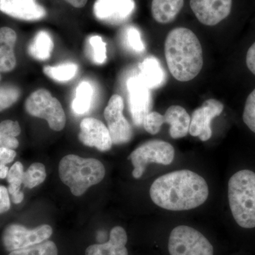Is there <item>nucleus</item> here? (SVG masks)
Instances as JSON below:
<instances>
[{
	"label": "nucleus",
	"mask_w": 255,
	"mask_h": 255,
	"mask_svg": "<svg viewBox=\"0 0 255 255\" xmlns=\"http://www.w3.org/2000/svg\"><path fill=\"white\" fill-rule=\"evenodd\" d=\"M246 64L252 73L255 75V42L247 53Z\"/></svg>",
	"instance_id": "obj_35"
},
{
	"label": "nucleus",
	"mask_w": 255,
	"mask_h": 255,
	"mask_svg": "<svg viewBox=\"0 0 255 255\" xmlns=\"http://www.w3.org/2000/svg\"><path fill=\"white\" fill-rule=\"evenodd\" d=\"M174 148L169 142L162 140H151L142 143L129 156L134 169L132 174L139 179L145 172L147 164L156 163L169 165L173 162Z\"/></svg>",
	"instance_id": "obj_7"
},
{
	"label": "nucleus",
	"mask_w": 255,
	"mask_h": 255,
	"mask_svg": "<svg viewBox=\"0 0 255 255\" xmlns=\"http://www.w3.org/2000/svg\"><path fill=\"white\" fill-rule=\"evenodd\" d=\"M16 152L13 149L7 147H0V166L6 165L14 161Z\"/></svg>",
	"instance_id": "obj_33"
},
{
	"label": "nucleus",
	"mask_w": 255,
	"mask_h": 255,
	"mask_svg": "<svg viewBox=\"0 0 255 255\" xmlns=\"http://www.w3.org/2000/svg\"><path fill=\"white\" fill-rule=\"evenodd\" d=\"M78 66L76 64L67 63L56 66H45L43 73L48 78L57 82H67L71 80L78 73Z\"/></svg>",
	"instance_id": "obj_24"
},
{
	"label": "nucleus",
	"mask_w": 255,
	"mask_h": 255,
	"mask_svg": "<svg viewBox=\"0 0 255 255\" xmlns=\"http://www.w3.org/2000/svg\"><path fill=\"white\" fill-rule=\"evenodd\" d=\"M21 91L13 85L0 86V112L9 108L17 102Z\"/></svg>",
	"instance_id": "obj_27"
},
{
	"label": "nucleus",
	"mask_w": 255,
	"mask_h": 255,
	"mask_svg": "<svg viewBox=\"0 0 255 255\" xmlns=\"http://www.w3.org/2000/svg\"><path fill=\"white\" fill-rule=\"evenodd\" d=\"M209 194L205 179L187 169L161 176L150 189L151 199L156 205L174 211L196 209L207 200Z\"/></svg>",
	"instance_id": "obj_1"
},
{
	"label": "nucleus",
	"mask_w": 255,
	"mask_h": 255,
	"mask_svg": "<svg viewBox=\"0 0 255 255\" xmlns=\"http://www.w3.org/2000/svg\"><path fill=\"white\" fill-rule=\"evenodd\" d=\"M124 102L119 95H114L109 101L104 116L108 124L111 138L114 145L130 141L132 136L131 126L123 115Z\"/></svg>",
	"instance_id": "obj_10"
},
{
	"label": "nucleus",
	"mask_w": 255,
	"mask_h": 255,
	"mask_svg": "<svg viewBox=\"0 0 255 255\" xmlns=\"http://www.w3.org/2000/svg\"><path fill=\"white\" fill-rule=\"evenodd\" d=\"M184 3V0H152V17L162 24L172 22L182 10Z\"/></svg>",
	"instance_id": "obj_19"
},
{
	"label": "nucleus",
	"mask_w": 255,
	"mask_h": 255,
	"mask_svg": "<svg viewBox=\"0 0 255 255\" xmlns=\"http://www.w3.org/2000/svg\"><path fill=\"white\" fill-rule=\"evenodd\" d=\"M25 110L32 117L46 120L55 131L63 130L66 124V116L59 100L45 89L30 95L25 102Z\"/></svg>",
	"instance_id": "obj_6"
},
{
	"label": "nucleus",
	"mask_w": 255,
	"mask_h": 255,
	"mask_svg": "<svg viewBox=\"0 0 255 255\" xmlns=\"http://www.w3.org/2000/svg\"><path fill=\"white\" fill-rule=\"evenodd\" d=\"M243 119L247 127L255 134V89L247 99Z\"/></svg>",
	"instance_id": "obj_29"
},
{
	"label": "nucleus",
	"mask_w": 255,
	"mask_h": 255,
	"mask_svg": "<svg viewBox=\"0 0 255 255\" xmlns=\"http://www.w3.org/2000/svg\"><path fill=\"white\" fill-rule=\"evenodd\" d=\"M80 127L78 138L82 144L88 147H95L102 152L112 148L113 142L110 131L103 122L95 118L84 119Z\"/></svg>",
	"instance_id": "obj_14"
},
{
	"label": "nucleus",
	"mask_w": 255,
	"mask_h": 255,
	"mask_svg": "<svg viewBox=\"0 0 255 255\" xmlns=\"http://www.w3.org/2000/svg\"><path fill=\"white\" fill-rule=\"evenodd\" d=\"M0 11L11 17L33 21L46 16V9L36 0H0Z\"/></svg>",
	"instance_id": "obj_16"
},
{
	"label": "nucleus",
	"mask_w": 255,
	"mask_h": 255,
	"mask_svg": "<svg viewBox=\"0 0 255 255\" xmlns=\"http://www.w3.org/2000/svg\"><path fill=\"white\" fill-rule=\"evenodd\" d=\"M233 0H190L191 10L197 19L206 26H213L227 18Z\"/></svg>",
	"instance_id": "obj_12"
},
{
	"label": "nucleus",
	"mask_w": 255,
	"mask_h": 255,
	"mask_svg": "<svg viewBox=\"0 0 255 255\" xmlns=\"http://www.w3.org/2000/svg\"><path fill=\"white\" fill-rule=\"evenodd\" d=\"M75 8H82L86 5L87 0H65Z\"/></svg>",
	"instance_id": "obj_36"
},
{
	"label": "nucleus",
	"mask_w": 255,
	"mask_h": 255,
	"mask_svg": "<svg viewBox=\"0 0 255 255\" xmlns=\"http://www.w3.org/2000/svg\"><path fill=\"white\" fill-rule=\"evenodd\" d=\"M191 117L184 107L171 106L164 115L156 112H149L144 118V128L147 132L155 135L160 131L164 124L170 126L169 134L174 139L182 138L187 135L190 127Z\"/></svg>",
	"instance_id": "obj_8"
},
{
	"label": "nucleus",
	"mask_w": 255,
	"mask_h": 255,
	"mask_svg": "<svg viewBox=\"0 0 255 255\" xmlns=\"http://www.w3.org/2000/svg\"><path fill=\"white\" fill-rule=\"evenodd\" d=\"M0 80H1V75H0Z\"/></svg>",
	"instance_id": "obj_38"
},
{
	"label": "nucleus",
	"mask_w": 255,
	"mask_h": 255,
	"mask_svg": "<svg viewBox=\"0 0 255 255\" xmlns=\"http://www.w3.org/2000/svg\"><path fill=\"white\" fill-rule=\"evenodd\" d=\"M16 40L17 35L12 28H0V73H9L16 67L14 47Z\"/></svg>",
	"instance_id": "obj_18"
},
{
	"label": "nucleus",
	"mask_w": 255,
	"mask_h": 255,
	"mask_svg": "<svg viewBox=\"0 0 255 255\" xmlns=\"http://www.w3.org/2000/svg\"><path fill=\"white\" fill-rule=\"evenodd\" d=\"M164 54L169 71L178 81L195 78L204 65L200 41L189 28L178 27L169 32L164 43Z\"/></svg>",
	"instance_id": "obj_2"
},
{
	"label": "nucleus",
	"mask_w": 255,
	"mask_h": 255,
	"mask_svg": "<svg viewBox=\"0 0 255 255\" xmlns=\"http://www.w3.org/2000/svg\"><path fill=\"white\" fill-rule=\"evenodd\" d=\"M169 255H215L214 246L200 231L187 226H179L169 234Z\"/></svg>",
	"instance_id": "obj_5"
},
{
	"label": "nucleus",
	"mask_w": 255,
	"mask_h": 255,
	"mask_svg": "<svg viewBox=\"0 0 255 255\" xmlns=\"http://www.w3.org/2000/svg\"><path fill=\"white\" fill-rule=\"evenodd\" d=\"M46 178V171L44 164L36 162L32 164L24 172L22 184L25 187L33 189L44 182Z\"/></svg>",
	"instance_id": "obj_25"
},
{
	"label": "nucleus",
	"mask_w": 255,
	"mask_h": 255,
	"mask_svg": "<svg viewBox=\"0 0 255 255\" xmlns=\"http://www.w3.org/2000/svg\"><path fill=\"white\" fill-rule=\"evenodd\" d=\"M223 105L220 101L210 99L205 101L201 107L194 111L191 117L189 133L198 137L201 141H207L212 135L211 121L222 114Z\"/></svg>",
	"instance_id": "obj_11"
},
{
	"label": "nucleus",
	"mask_w": 255,
	"mask_h": 255,
	"mask_svg": "<svg viewBox=\"0 0 255 255\" xmlns=\"http://www.w3.org/2000/svg\"><path fill=\"white\" fill-rule=\"evenodd\" d=\"M58 169L62 182L75 196L83 195L89 188L102 182L106 174L105 166L98 159L75 155L62 158Z\"/></svg>",
	"instance_id": "obj_4"
},
{
	"label": "nucleus",
	"mask_w": 255,
	"mask_h": 255,
	"mask_svg": "<svg viewBox=\"0 0 255 255\" xmlns=\"http://www.w3.org/2000/svg\"><path fill=\"white\" fill-rule=\"evenodd\" d=\"M54 43L48 32L41 31L36 33L28 46V54L38 60H48L51 56Z\"/></svg>",
	"instance_id": "obj_21"
},
{
	"label": "nucleus",
	"mask_w": 255,
	"mask_h": 255,
	"mask_svg": "<svg viewBox=\"0 0 255 255\" xmlns=\"http://www.w3.org/2000/svg\"><path fill=\"white\" fill-rule=\"evenodd\" d=\"M11 208L9 191L6 187L0 186V214L7 212Z\"/></svg>",
	"instance_id": "obj_32"
},
{
	"label": "nucleus",
	"mask_w": 255,
	"mask_h": 255,
	"mask_svg": "<svg viewBox=\"0 0 255 255\" xmlns=\"http://www.w3.org/2000/svg\"><path fill=\"white\" fill-rule=\"evenodd\" d=\"M9 255H58V248L53 241H46L28 248L10 252Z\"/></svg>",
	"instance_id": "obj_26"
},
{
	"label": "nucleus",
	"mask_w": 255,
	"mask_h": 255,
	"mask_svg": "<svg viewBox=\"0 0 255 255\" xmlns=\"http://www.w3.org/2000/svg\"><path fill=\"white\" fill-rule=\"evenodd\" d=\"M89 43L92 47L94 61L99 65L105 63L107 59V44L100 36H92L89 38Z\"/></svg>",
	"instance_id": "obj_28"
},
{
	"label": "nucleus",
	"mask_w": 255,
	"mask_h": 255,
	"mask_svg": "<svg viewBox=\"0 0 255 255\" xmlns=\"http://www.w3.org/2000/svg\"><path fill=\"white\" fill-rule=\"evenodd\" d=\"M127 88L129 95V110L132 121L135 125L140 127L142 125L144 118L150 110V89L146 86L140 76L129 79Z\"/></svg>",
	"instance_id": "obj_13"
},
{
	"label": "nucleus",
	"mask_w": 255,
	"mask_h": 255,
	"mask_svg": "<svg viewBox=\"0 0 255 255\" xmlns=\"http://www.w3.org/2000/svg\"><path fill=\"white\" fill-rule=\"evenodd\" d=\"M52 234L53 229L48 225L28 229L22 225L14 223L5 228L1 241L6 251L12 252L46 241Z\"/></svg>",
	"instance_id": "obj_9"
},
{
	"label": "nucleus",
	"mask_w": 255,
	"mask_h": 255,
	"mask_svg": "<svg viewBox=\"0 0 255 255\" xmlns=\"http://www.w3.org/2000/svg\"><path fill=\"white\" fill-rule=\"evenodd\" d=\"M93 87L90 82L82 81L77 87L72 110L77 115H83L91 108L93 99Z\"/></svg>",
	"instance_id": "obj_22"
},
{
	"label": "nucleus",
	"mask_w": 255,
	"mask_h": 255,
	"mask_svg": "<svg viewBox=\"0 0 255 255\" xmlns=\"http://www.w3.org/2000/svg\"><path fill=\"white\" fill-rule=\"evenodd\" d=\"M7 189L9 195L11 196V201L14 204H19L22 202L24 195H23L22 191H21V186L9 184Z\"/></svg>",
	"instance_id": "obj_34"
},
{
	"label": "nucleus",
	"mask_w": 255,
	"mask_h": 255,
	"mask_svg": "<svg viewBox=\"0 0 255 255\" xmlns=\"http://www.w3.org/2000/svg\"><path fill=\"white\" fill-rule=\"evenodd\" d=\"M21 127L17 122L5 120L0 123V147L17 148L19 142L16 137L21 133Z\"/></svg>",
	"instance_id": "obj_23"
},
{
	"label": "nucleus",
	"mask_w": 255,
	"mask_h": 255,
	"mask_svg": "<svg viewBox=\"0 0 255 255\" xmlns=\"http://www.w3.org/2000/svg\"><path fill=\"white\" fill-rule=\"evenodd\" d=\"M139 75L149 89L157 88L164 81V73L159 61L155 57H149L140 66Z\"/></svg>",
	"instance_id": "obj_20"
},
{
	"label": "nucleus",
	"mask_w": 255,
	"mask_h": 255,
	"mask_svg": "<svg viewBox=\"0 0 255 255\" xmlns=\"http://www.w3.org/2000/svg\"><path fill=\"white\" fill-rule=\"evenodd\" d=\"M127 36L128 43L132 50L137 53H141L145 50V45L142 41L140 32L136 28L132 26L128 27L127 29Z\"/></svg>",
	"instance_id": "obj_30"
},
{
	"label": "nucleus",
	"mask_w": 255,
	"mask_h": 255,
	"mask_svg": "<svg viewBox=\"0 0 255 255\" xmlns=\"http://www.w3.org/2000/svg\"><path fill=\"white\" fill-rule=\"evenodd\" d=\"M23 166L20 162H15L11 168L9 169V173L7 174L6 179L9 184H16L21 186L23 182Z\"/></svg>",
	"instance_id": "obj_31"
},
{
	"label": "nucleus",
	"mask_w": 255,
	"mask_h": 255,
	"mask_svg": "<svg viewBox=\"0 0 255 255\" xmlns=\"http://www.w3.org/2000/svg\"><path fill=\"white\" fill-rule=\"evenodd\" d=\"M127 233L124 228L116 226L111 230L110 240L102 244L89 246L85 255H128Z\"/></svg>",
	"instance_id": "obj_17"
},
{
	"label": "nucleus",
	"mask_w": 255,
	"mask_h": 255,
	"mask_svg": "<svg viewBox=\"0 0 255 255\" xmlns=\"http://www.w3.org/2000/svg\"><path fill=\"white\" fill-rule=\"evenodd\" d=\"M9 173V168L6 165L0 166V179H5L7 177V174Z\"/></svg>",
	"instance_id": "obj_37"
},
{
	"label": "nucleus",
	"mask_w": 255,
	"mask_h": 255,
	"mask_svg": "<svg viewBox=\"0 0 255 255\" xmlns=\"http://www.w3.org/2000/svg\"><path fill=\"white\" fill-rule=\"evenodd\" d=\"M228 197L233 219L245 230L255 228V172L243 169L228 181Z\"/></svg>",
	"instance_id": "obj_3"
},
{
	"label": "nucleus",
	"mask_w": 255,
	"mask_h": 255,
	"mask_svg": "<svg viewBox=\"0 0 255 255\" xmlns=\"http://www.w3.org/2000/svg\"><path fill=\"white\" fill-rule=\"evenodd\" d=\"M134 8L133 0H97L94 13L100 21L119 24L130 16Z\"/></svg>",
	"instance_id": "obj_15"
}]
</instances>
